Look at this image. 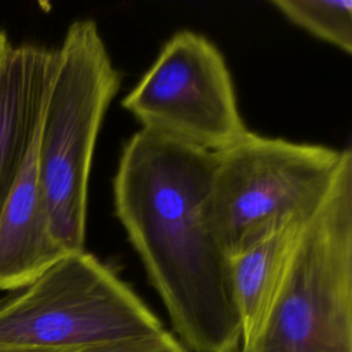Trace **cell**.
Returning a JSON list of instances; mask_svg holds the SVG:
<instances>
[{"mask_svg": "<svg viewBox=\"0 0 352 352\" xmlns=\"http://www.w3.org/2000/svg\"><path fill=\"white\" fill-rule=\"evenodd\" d=\"M165 327L106 264L70 253L0 297V349H65L147 338Z\"/></svg>", "mask_w": 352, "mask_h": 352, "instance_id": "cell-5", "label": "cell"}, {"mask_svg": "<svg viewBox=\"0 0 352 352\" xmlns=\"http://www.w3.org/2000/svg\"><path fill=\"white\" fill-rule=\"evenodd\" d=\"M271 4L296 26L352 52L351 0H272Z\"/></svg>", "mask_w": 352, "mask_h": 352, "instance_id": "cell-10", "label": "cell"}, {"mask_svg": "<svg viewBox=\"0 0 352 352\" xmlns=\"http://www.w3.org/2000/svg\"><path fill=\"white\" fill-rule=\"evenodd\" d=\"M349 147L267 138L250 131L216 162L202 217L228 257L285 224L309 217L327 195Z\"/></svg>", "mask_w": 352, "mask_h": 352, "instance_id": "cell-4", "label": "cell"}, {"mask_svg": "<svg viewBox=\"0 0 352 352\" xmlns=\"http://www.w3.org/2000/svg\"><path fill=\"white\" fill-rule=\"evenodd\" d=\"M36 143L0 212V290L4 292L32 283L70 254L52 228L38 179Z\"/></svg>", "mask_w": 352, "mask_h": 352, "instance_id": "cell-8", "label": "cell"}, {"mask_svg": "<svg viewBox=\"0 0 352 352\" xmlns=\"http://www.w3.org/2000/svg\"><path fill=\"white\" fill-rule=\"evenodd\" d=\"M238 352H352V151L307 219L279 289Z\"/></svg>", "mask_w": 352, "mask_h": 352, "instance_id": "cell-3", "label": "cell"}, {"mask_svg": "<svg viewBox=\"0 0 352 352\" xmlns=\"http://www.w3.org/2000/svg\"><path fill=\"white\" fill-rule=\"evenodd\" d=\"M58 52L36 143L40 184L58 241L82 252L91 164L121 74L94 19L73 21Z\"/></svg>", "mask_w": 352, "mask_h": 352, "instance_id": "cell-2", "label": "cell"}, {"mask_svg": "<svg viewBox=\"0 0 352 352\" xmlns=\"http://www.w3.org/2000/svg\"><path fill=\"white\" fill-rule=\"evenodd\" d=\"M307 219L290 221L230 257L234 293L242 322V342L264 319Z\"/></svg>", "mask_w": 352, "mask_h": 352, "instance_id": "cell-9", "label": "cell"}, {"mask_svg": "<svg viewBox=\"0 0 352 352\" xmlns=\"http://www.w3.org/2000/svg\"><path fill=\"white\" fill-rule=\"evenodd\" d=\"M214 162V153L139 129L113 180L116 214L191 352H238L242 344L230 257L202 217Z\"/></svg>", "mask_w": 352, "mask_h": 352, "instance_id": "cell-1", "label": "cell"}, {"mask_svg": "<svg viewBox=\"0 0 352 352\" xmlns=\"http://www.w3.org/2000/svg\"><path fill=\"white\" fill-rule=\"evenodd\" d=\"M0 352H190L166 329L160 334L113 344L65 349H0Z\"/></svg>", "mask_w": 352, "mask_h": 352, "instance_id": "cell-11", "label": "cell"}, {"mask_svg": "<svg viewBox=\"0 0 352 352\" xmlns=\"http://www.w3.org/2000/svg\"><path fill=\"white\" fill-rule=\"evenodd\" d=\"M121 104L143 131L208 153L228 148L249 131L223 54L187 29L166 40Z\"/></svg>", "mask_w": 352, "mask_h": 352, "instance_id": "cell-6", "label": "cell"}, {"mask_svg": "<svg viewBox=\"0 0 352 352\" xmlns=\"http://www.w3.org/2000/svg\"><path fill=\"white\" fill-rule=\"evenodd\" d=\"M56 48L12 47L0 72V212L36 143Z\"/></svg>", "mask_w": 352, "mask_h": 352, "instance_id": "cell-7", "label": "cell"}, {"mask_svg": "<svg viewBox=\"0 0 352 352\" xmlns=\"http://www.w3.org/2000/svg\"><path fill=\"white\" fill-rule=\"evenodd\" d=\"M12 45L7 37V33H4L3 30H0V72L8 58V54L11 51Z\"/></svg>", "mask_w": 352, "mask_h": 352, "instance_id": "cell-12", "label": "cell"}]
</instances>
